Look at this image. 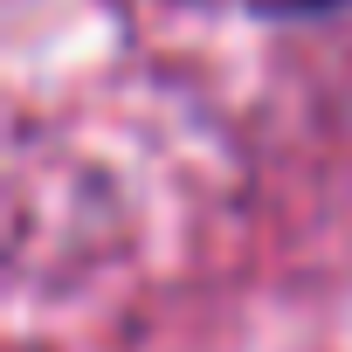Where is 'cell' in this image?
<instances>
[{"label": "cell", "instance_id": "1", "mask_svg": "<svg viewBox=\"0 0 352 352\" xmlns=\"http://www.w3.org/2000/svg\"><path fill=\"white\" fill-rule=\"evenodd\" d=\"M249 8H256V14H283V21H290V14H324V8H338V0H249Z\"/></svg>", "mask_w": 352, "mask_h": 352}]
</instances>
